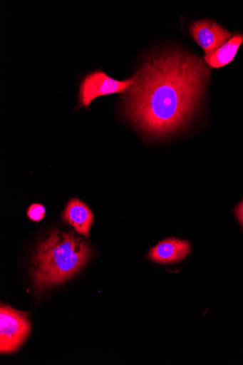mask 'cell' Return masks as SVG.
Returning a JSON list of instances; mask_svg holds the SVG:
<instances>
[{"instance_id":"obj_1","label":"cell","mask_w":243,"mask_h":365,"mask_svg":"<svg viewBox=\"0 0 243 365\" xmlns=\"http://www.w3.org/2000/svg\"><path fill=\"white\" fill-rule=\"evenodd\" d=\"M124 98L125 115L147 135L165 138L190 119L211 71L197 56L178 49L148 57Z\"/></svg>"},{"instance_id":"obj_6","label":"cell","mask_w":243,"mask_h":365,"mask_svg":"<svg viewBox=\"0 0 243 365\" xmlns=\"http://www.w3.org/2000/svg\"><path fill=\"white\" fill-rule=\"evenodd\" d=\"M190 250L189 242L168 238L153 247L150 251L148 257L161 264L175 263L186 257Z\"/></svg>"},{"instance_id":"obj_7","label":"cell","mask_w":243,"mask_h":365,"mask_svg":"<svg viewBox=\"0 0 243 365\" xmlns=\"http://www.w3.org/2000/svg\"><path fill=\"white\" fill-rule=\"evenodd\" d=\"M62 217L73 226L79 235L89 237L94 216L90 208L78 198H73L68 202Z\"/></svg>"},{"instance_id":"obj_4","label":"cell","mask_w":243,"mask_h":365,"mask_svg":"<svg viewBox=\"0 0 243 365\" xmlns=\"http://www.w3.org/2000/svg\"><path fill=\"white\" fill-rule=\"evenodd\" d=\"M135 75L128 80L121 81L108 76L102 71L92 72L81 83L80 106L89 108L96 98L127 92L135 84Z\"/></svg>"},{"instance_id":"obj_9","label":"cell","mask_w":243,"mask_h":365,"mask_svg":"<svg viewBox=\"0 0 243 365\" xmlns=\"http://www.w3.org/2000/svg\"><path fill=\"white\" fill-rule=\"evenodd\" d=\"M46 215L45 207L38 204L32 205L27 211V216L34 222L42 220Z\"/></svg>"},{"instance_id":"obj_8","label":"cell","mask_w":243,"mask_h":365,"mask_svg":"<svg viewBox=\"0 0 243 365\" xmlns=\"http://www.w3.org/2000/svg\"><path fill=\"white\" fill-rule=\"evenodd\" d=\"M242 43L243 35L235 33L227 42L213 52L205 55L203 59L212 68H222L233 61Z\"/></svg>"},{"instance_id":"obj_5","label":"cell","mask_w":243,"mask_h":365,"mask_svg":"<svg viewBox=\"0 0 243 365\" xmlns=\"http://www.w3.org/2000/svg\"><path fill=\"white\" fill-rule=\"evenodd\" d=\"M194 41L205 55L217 50L232 38V33L215 21L203 19L192 23L189 28Z\"/></svg>"},{"instance_id":"obj_10","label":"cell","mask_w":243,"mask_h":365,"mask_svg":"<svg viewBox=\"0 0 243 365\" xmlns=\"http://www.w3.org/2000/svg\"><path fill=\"white\" fill-rule=\"evenodd\" d=\"M235 216L243 227V200L234 209Z\"/></svg>"},{"instance_id":"obj_2","label":"cell","mask_w":243,"mask_h":365,"mask_svg":"<svg viewBox=\"0 0 243 365\" xmlns=\"http://www.w3.org/2000/svg\"><path fill=\"white\" fill-rule=\"evenodd\" d=\"M91 255L88 244L77 237L73 231L61 233L56 229L51 230L48 239L39 245L34 255L36 268L31 271V276L37 292L73 277Z\"/></svg>"},{"instance_id":"obj_3","label":"cell","mask_w":243,"mask_h":365,"mask_svg":"<svg viewBox=\"0 0 243 365\" xmlns=\"http://www.w3.org/2000/svg\"><path fill=\"white\" fill-rule=\"evenodd\" d=\"M31 324L28 313L21 312L8 306L0 309V351L14 353L24 343L30 334Z\"/></svg>"}]
</instances>
